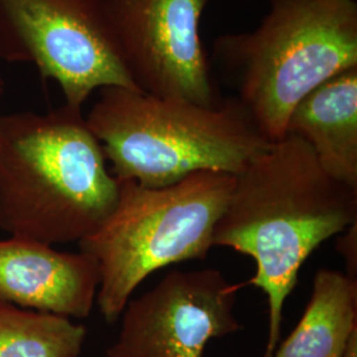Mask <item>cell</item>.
Returning a JSON list of instances; mask_svg holds the SVG:
<instances>
[{
    "label": "cell",
    "instance_id": "6da1fadb",
    "mask_svg": "<svg viewBox=\"0 0 357 357\" xmlns=\"http://www.w3.org/2000/svg\"><path fill=\"white\" fill-rule=\"evenodd\" d=\"M228 204L217 222L213 246L255 261V286L268 302L271 357L281 336L286 299L299 271L320 245L357 221V190L324 172L306 142L286 134L234 175Z\"/></svg>",
    "mask_w": 357,
    "mask_h": 357
},
{
    "label": "cell",
    "instance_id": "277c9868",
    "mask_svg": "<svg viewBox=\"0 0 357 357\" xmlns=\"http://www.w3.org/2000/svg\"><path fill=\"white\" fill-rule=\"evenodd\" d=\"M250 32L217 38L213 56L270 143L286 135L296 105L332 77L357 68L356 0H270Z\"/></svg>",
    "mask_w": 357,
    "mask_h": 357
},
{
    "label": "cell",
    "instance_id": "30bf717a",
    "mask_svg": "<svg viewBox=\"0 0 357 357\" xmlns=\"http://www.w3.org/2000/svg\"><path fill=\"white\" fill-rule=\"evenodd\" d=\"M286 134L306 142L327 175L357 190V68L332 77L298 103Z\"/></svg>",
    "mask_w": 357,
    "mask_h": 357
},
{
    "label": "cell",
    "instance_id": "52a82bcc",
    "mask_svg": "<svg viewBox=\"0 0 357 357\" xmlns=\"http://www.w3.org/2000/svg\"><path fill=\"white\" fill-rule=\"evenodd\" d=\"M208 0H105L115 47L134 85L147 94L216 106L200 38Z\"/></svg>",
    "mask_w": 357,
    "mask_h": 357
},
{
    "label": "cell",
    "instance_id": "9c48e42d",
    "mask_svg": "<svg viewBox=\"0 0 357 357\" xmlns=\"http://www.w3.org/2000/svg\"><path fill=\"white\" fill-rule=\"evenodd\" d=\"M100 271L86 253L11 236L0 240V303L86 319L96 305Z\"/></svg>",
    "mask_w": 357,
    "mask_h": 357
},
{
    "label": "cell",
    "instance_id": "5bb4252c",
    "mask_svg": "<svg viewBox=\"0 0 357 357\" xmlns=\"http://www.w3.org/2000/svg\"><path fill=\"white\" fill-rule=\"evenodd\" d=\"M344 357H357V336L352 339Z\"/></svg>",
    "mask_w": 357,
    "mask_h": 357
},
{
    "label": "cell",
    "instance_id": "8992f818",
    "mask_svg": "<svg viewBox=\"0 0 357 357\" xmlns=\"http://www.w3.org/2000/svg\"><path fill=\"white\" fill-rule=\"evenodd\" d=\"M0 59L33 65L73 107L96 89L139 90L116 51L105 0H0Z\"/></svg>",
    "mask_w": 357,
    "mask_h": 357
},
{
    "label": "cell",
    "instance_id": "7c38bea8",
    "mask_svg": "<svg viewBox=\"0 0 357 357\" xmlns=\"http://www.w3.org/2000/svg\"><path fill=\"white\" fill-rule=\"evenodd\" d=\"M86 335L63 315L0 303V357H78Z\"/></svg>",
    "mask_w": 357,
    "mask_h": 357
},
{
    "label": "cell",
    "instance_id": "5b68a950",
    "mask_svg": "<svg viewBox=\"0 0 357 357\" xmlns=\"http://www.w3.org/2000/svg\"><path fill=\"white\" fill-rule=\"evenodd\" d=\"M118 180V178H116ZM236 178L200 171L166 187L150 188L118 180V199L109 217L79 252L100 271L96 303L107 323L119 319L142 282L160 268L204 259Z\"/></svg>",
    "mask_w": 357,
    "mask_h": 357
},
{
    "label": "cell",
    "instance_id": "3957f363",
    "mask_svg": "<svg viewBox=\"0 0 357 357\" xmlns=\"http://www.w3.org/2000/svg\"><path fill=\"white\" fill-rule=\"evenodd\" d=\"M85 119L112 175L150 188L200 171L237 175L270 144L236 98L204 106L107 86Z\"/></svg>",
    "mask_w": 357,
    "mask_h": 357
},
{
    "label": "cell",
    "instance_id": "9a60e30c",
    "mask_svg": "<svg viewBox=\"0 0 357 357\" xmlns=\"http://www.w3.org/2000/svg\"><path fill=\"white\" fill-rule=\"evenodd\" d=\"M4 86H6L4 79H3V77L0 76V96H1V94H3V91H4Z\"/></svg>",
    "mask_w": 357,
    "mask_h": 357
},
{
    "label": "cell",
    "instance_id": "7a4b0ae2",
    "mask_svg": "<svg viewBox=\"0 0 357 357\" xmlns=\"http://www.w3.org/2000/svg\"><path fill=\"white\" fill-rule=\"evenodd\" d=\"M118 180L79 107L0 116V229L79 243L112 213Z\"/></svg>",
    "mask_w": 357,
    "mask_h": 357
},
{
    "label": "cell",
    "instance_id": "4fadbf2b",
    "mask_svg": "<svg viewBox=\"0 0 357 357\" xmlns=\"http://www.w3.org/2000/svg\"><path fill=\"white\" fill-rule=\"evenodd\" d=\"M347 230H348V233H347L345 237L340 240L339 248H340V253L347 259V264H348V268H349L348 275L354 277L352 275V268H354V273L356 274V224H354L352 227H349Z\"/></svg>",
    "mask_w": 357,
    "mask_h": 357
},
{
    "label": "cell",
    "instance_id": "ba28073f",
    "mask_svg": "<svg viewBox=\"0 0 357 357\" xmlns=\"http://www.w3.org/2000/svg\"><path fill=\"white\" fill-rule=\"evenodd\" d=\"M243 286L217 268L168 273L128 301L106 356L204 357L211 340L241 330L234 306Z\"/></svg>",
    "mask_w": 357,
    "mask_h": 357
},
{
    "label": "cell",
    "instance_id": "8fae6325",
    "mask_svg": "<svg viewBox=\"0 0 357 357\" xmlns=\"http://www.w3.org/2000/svg\"><path fill=\"white\" fill-rule=\"evenodd\" d=\"M355 336L357 278L320 268L302 318L271 357H344Z\"/></svg>",
    "mask_w": 357,
    "mask_h": 357
}]
</instances>
